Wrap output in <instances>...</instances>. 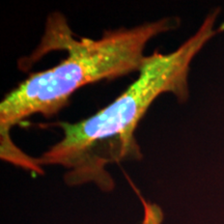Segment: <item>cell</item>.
<instances>
[{
  "instance_id": "cell-1",
  "label": "cell",
  "mask_w": 224,
  "mask_h": 224,
  "mask_svg": "<svg viewBox=\"0 0 224 224\" xmlns=\"http://www.w3.org/2000/svg\"><path fill=\"white\" fill-rule=\"evenodd\" d=\"M218 10L175 51L146 56L138 79L104 109L79 123H59L62 138L45 152L36 162L66 169L69 186L94 183L103 191L114 188L107 165L125 160H139L141 152L134 136L140 119L162 93L170 92L180 103L189 97L190 63L200 49L224 26L214 28Z\"/></svg>"
},
{
  "instance_id": "cell-3",
  "label": "cell",
  "mask_w": 224,
  "mask_h": 224,
  "mask_svg": "<svg viewBox=\"0 0 224 224\" xmlns=\"http://www.w3.org/2000/svg\"><path fill=\"white\" fill-rule=\"evenodd\" d=\"M144 206V221L143 224H161L163 220V214L161 213L160 209L156 206L146 203L143 199H142Z\"/></svg>"
},
{
  "instance_id": "cell-2",
  "label": "cell",
  "mask_w": 224,
  "mask_h": 224,
  "mask_svg": "<svg viewBox=\"0 0 224 224\" xmlns=\"http://www.w3.org/2000/svg\"><path fill=\"white\" fill-rule=\"evenodd\" d=\"M177 18H163L141 25L107 30L99 40L73 39L64 20L53 13L43 39V52L64 48L69 55L52 69L31 74L0 103V154L4 161L25 170L43 174V168L33 159L15 146L10 130L34 114L50 117L69 104L71 96L86 84L141 70L146 56L145 46L152 39L175 28Z\"/></svg>"
}]
</instances>
